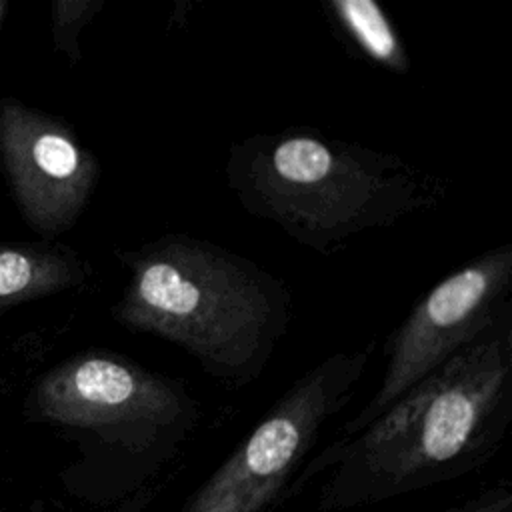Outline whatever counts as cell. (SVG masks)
Returning a JSON list of instances; mask_svg holds the SVG:
<instances>
[{"label":"cell","instance_id":"obj_2","mask_svg":"<svg viewBox=\"0 0 512 512\" xmlns=\"http://www.w3.org/2000/svg\"><path fill=\"white\" fill-rule=\"evenodd\" d=\"M118 260L128 280L112 310L116 322L180 346L220 384L256 380L288 332L286 282L210 240L170 232Z\"/></svg>","mask_w":512,"mask_h":512},{"label":"cell","instance_id":"obj_4","mask_svg":"<svg viewBox=\"0 0 512 512\" xmlns=\"http://www.w3.org/2000/svg\"><path fill=\"white\" fill-rule=\"evenodd\" d=\"M34 408L42 420L88 432L136 462L170 454L198 420L182 380L110 350L80 352L46 372Z\"/></svg>","mask_w":512,"mask_h":512},{"label":"cell","instance_id":"obj_3","mask_svg":"<svg viewBox=\"0 0 512 512\" xmlns=\"http://www.w3.org/2000/svg\"><path fill=\"white\" fill-rule=\"evenodd\" d=\"M224 176L248 214L320 254L430 210L446 196L440 180L400 156L314 128L234 142Z\"/></svg>","mask_w":512,"mask_h":512},{"label":"cell","instance_id":"obj_8","mask_svg":"<svg viewBox=\"0 0 512 512\" xmlns=\"http://www.w3.org/2000/svg\"><path fill=\"white\" fill-rule=\"evenodd\" d=\"M90 266L62 246H0V312L80 286Z\"/></svg>","mask_w":512,"mask_h":512},{"label":"cell","instance_id":"obj_1","mask_svg":"<svg viewBox=\"0 0 512 512\" xmlns=\"http://www.w3.org/2000/svg\"><path fill=\"white\" fill-rule=\"evenodd\" d=\"M512 418V308L360 432L336 438L292 488L328 474L320 510L376 504L480 468Z\"/></svg>","mask_w":512,"mask_h":512},{"label":"cell","instance_id":"obj_7","mask_svg":"<svg viewBox=\"0 0 512 512\" xmlns=\"http://www.w3.org/2000/svg\"><path fill=\"white\" fill-rule=\"evenodd\" d=\"M0 166L22 218L46 238L76 224L100 180L98 158L66 122L12 98L0 100Z\"/></svg>","mask_w":512,"mask_h":512},{"label":"cell","instance_id":"obj_11","mask_svg":"<svg viewBox=\"0 0 512 512\" xmlns=\"http://www.w3.org/2000/svg\"><path fill=\"white\" fill-rule=\"evenodd\" d=\"M444 512H512V492L506 486H494L484 494Z\"/></svg>","mask_w":512,"mask_h":512},{"label":"cell","instance_id":"obj_12","mask_svg":"<svg viewBox=\"0 0 512 512\" xmlns=\"http://www.w3.org/2000/svg\"><path fill=\"white\" fill-rule=\"evenodd\" d=\"M4 12H6V4L0 2V24H2V20H4Z\"/></svg>","mask_w":512,"mask_h":512},{"label":"cell","instance_id":"obj_6","mask_svg":"<svg viewBox=\"0 0 512 512\" xmlns=\"http://www.w3.org/2000/svg\"><path fill=\"white\" fill-rule=\"evenodd\" d=\"M512 242H502L444 276L388 338V362L374 396L340 428L352 436L376 420L410 388L482 336L508 308Z\"/></svg>","mask_w":512,"mask_h":512},{"label":"cell","instance_id":"obj_10","mask_svg":"<svg viewBox=\"0 0 512 512\" xmlns=\"http://www.w3.org/2000/svg\"><path fill=\"white\" fill-rule=\"evenodd\" d=\"M50 8L54 46L76 64L80 60V32L104 8V0H56Z\"/></svg>","mask_w":512,"mask_h":512},{"label":"cell","instance_id":"obj_5","mask_svg":"<svg viewBox=\"0 0 512 512\" xmlns=\"http://www.w3.org/2000/svg\"><path fill=\"white\" fill-rule=\"evenodd\" d=\"M374 346L332 352L304 372L180 512H270L326 422L348 404Z\"/></svg>","mask_w":512,"mask_h":512},{"label":"cell","instance_id":"obj_9","mask_svg":"<svg viewBox=\"0 0 512 512\" xmlns=\"http://www.w3.org/2000/svg\"><path fill=\"white\" fill-rule=\"evenodd\" d=\"M328 6L338 26L372 64L394 74L410 70L406 46L376 0H330Z\"/></svg>","mask_w":512,"mask_h":512}]
</instances>
